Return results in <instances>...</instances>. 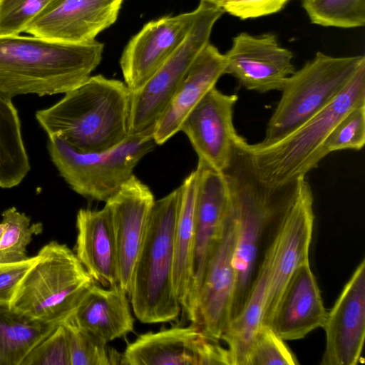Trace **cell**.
Returning <instances> with one entry per match:
<instances>
[{"label": "cell", "mask_w": 365, "mask_h": 365, "mask_svg": "<svg viewBox=\"0 0 365 365\" xmlns=\"http://www.w3.org/2000/svg\"><path fill=\"white\" fill-rule=\"evenodd\" d=\"M248 145L243 137L236 143L231 160L222 172L236 228L233 256L235 284L230 320L240 312L247 299L256 274L264 231L282 217L298 181L281 187L267 184L255 169Z\"/></svg>", "instance_id": "1"}, {"label": "cell", "mask_w": 365, "mask_h": 365, "mask_svg": "<svg viewBox=\"0 0 365 365\" xmlns=\"http://www.w3.org/2000/svg\"><path fill=\"white\" fill-rule=\"evenodd\" d=\"M132 91L118 80L90 76L36 118L48 136L83 153L102 152L130 135Z\"/></svg>", "instance_id": "2"}, {"label": "cell", "mask_w": 365, "mask_h": 365, "mask_svg": "<svg viewBox=\"0 0 365 365\" xmlns=\"http://www.w3.org/2000/svg\"><path fill=\"white\" fill-rule=\"evenodd\" d=\"M96 40L66 43L36 36H0V94L66 93L86 81L100 63Z\"/></svg>", "instance_id": "3"}, {"label": "cell", "mask_w": 365, "mask_h": 365, "mask_svg": "<svg viewBox=\"0 0 365 365\" xmlns=\"http://www.w3.org/2000/svg\"><path fill=\"white\" fill-rule=\"evenodd\" d=\"M365 105V65L328 105L281 138L249 144L259 178L272 187L295 182L318 167L324 144L336 125L352 109Z\"/></svg>", "instance_id": "4"}, {"label": "cell", "mask_w": 365, "mask_h": 365, "mask_svg": "<svg viewBox=\"0 0 365 365\" xmlns=\"http://www.w3.org/2000/svg\"><path fill=\"white\" fill-rule=\"evenodd\" d=\"M178 204V187L155 201L134 264L128 297L135 316L142 323L172 322L182 312L173 283Z\"/></svg>", "instance_id": "5"}, {"label": "cell", "mask_w": 365, "mask_h": 365, "mask_svg": "<svg viewBox=\"0 0 365 365\" xmlns=\"http://www.w3.org/2000/svg\"><path fill=\"white\" fill-rule=\"evenodd\" d=\"M22 279L10 308L32 320L61 323L94 283L75 252L51 241Z\"/></svg>", "instance_id": "6"}, {"label": "cell", "mask_w": 365, "mask_h": 365, "mask_svg": "<svg viewBox=\"0 0 365 365\" xmlns=\"http://www.w3.org/2000/svg\"><path fill=\"white\" fill-rule=\"evenodd\" d=\"M154 125L130 134L110 149L83 153L56 136H48V150L60 175L80 195L107 202L134 175L140 160L156 145Z\"/></svg>", "instance_id": "7"}, {"label": "cell", "mask_w": 365, "mask_h": 365, "mask_svg": "<svg viewBox=\"0 0 365 365\" xmlns=\"http://www.w3.org/2000/svg\"><path fill=\"white\" fill-rule=\"evenodd\" d=\"M365 65L364 56L335 57L317 52L314 58L285 81L281 98L267 122L264 139L274 142L328 105Z\"/></svg>", "instance_id": "8"}, {"label": "cell", "mask_w": 365, "mask_h": 365, "mask_svg": "<svg viewBox=\"0 0 365 365\" xmlns=\"http://www.w3.org/2000/svg\"><path fill=\"white\" fill-rule=\"evenodd\" d=\"M189 33L158 70L136 91L132 92L130 134L153 125L163 114L194 61L210 43L222 8L200 1Z\"/></svg>", "instance_id": "9"}, {"label": "cell", "mask_w": 365, "mask_h": 365, "mask_svg": "<svg viewBox=\"0 0 365 365\" xmlns=\"http://www.w3.org/2000/svg\"><path fill=\"white\" fill-rule=\"evenodd\" d=\"M312 187L305 178L297 181L296 191L277 222L270 243L272 255L262 324L268 325L281 295L294 272L309 261L314 214Z\"/></svg>", "instance_id": "10"}, {"label": "cell", "mask_w": 365, "mask_h": 365, "mask_svg": "<svg viewBox=\"0 0 365 365\" xmlns=\"http://www.w3.org/2000/svg\"><path fill=\"white\" fill-rule=\"evenodd\" d=\"M235 222L228 201L221 236L207 264L197 297L186 315L207 339L219 342L230 321L235 292Z\"/></svg>", "instance_id": "11"}, {"label": "cell", "mask_w": 365, "mask_h": 365, "mask_svg": "<svg viewBox=\"0 0 365 365\" xmlns=\"http://www.w3.org/2000/svg\"><path fill=\"white\" fill-rule=\"evenodd\" d=\"M235 94L212 88L182 123L180 131L188 138L198 163L222 173L229 165L234 146L242 136L233 123Z\"/></svg>", "instance_id": "12"}, {"label": "cell", "mask_w": 365, "mask_h": 365, "mask_svg": "<svg viewBox=\"0 0 365 365\" xmlns=\"http://www.w3.org/2000/svg\"><path fill=\"white\" fill-rule=\"evenodd\" d=\"M225 56V74L234 76L247 90L259 93L282 91L287 78L295 71L292 51L282 47L274 34L240 33Z\"/></svg>", "instance_id": "13"}, {"label": "cell", "mask_w": 365, "mask_h": 365, "mask_svg": "<svg viewBox=\"0 0 365 365\" xmlns=\"http://www.w3.org/2000/svg\"><path fill=\"white\" fill-rule=\"evenodd\" d=\"M123 0H50L25 32L66 43H84L113 25Z\"/></svg>", "instance_id": "14"}, {"label": "cell", "mask_w": 365, "mask_h": 365, "mask_svg": "<svg viewBox=\"0 0 365 365\" xmlns=\"http://www.w3.org/2000/svg\"><path fill=\"white\" fill-rule=\"evenodd\" d=\"M195 203V240L187 306L189 312L200 289L208 261L222 234L229 195L222 173L197 164Z\"/></svg>", "instance_id": "15"}, {"label": "cell", "mask_w": 365, "mask_h": 365, "mask_svg": "<svg viewBox=\"0 0 365 365\" xmlns=\"http://www.w3.org/2000/svg\"><path fill=\"white\" fill-rule=\"evenodd\" d=\"M322 365H356L365 339V259L358 264L327 312Z\"/></svg>", "instance_id": "16"}, {"label": "cell", "mask_w": 365, "mask_h": 365, "mask_svg": "<svg viewBox=\"0 0 365 365\" xmlns=\"http://www.w3.org/2000/svg\"><path fill=\"white\" fill-rule=\"evenodd\" d=\"M194 11L149 21L125 47L120 66L125 83L136 91L158 70L191 29Z\"/></svg>", "instance_id": "17"}, {"label": "cell", "mask_w": 365, "mask_h": 365, "mask_svg": "<svg viewBox=\"0 0 365 365\" xmlns=\"http://www.w3.org/2000/svg\"><path fill=\"white\" fill-rule=\"evenodd\" d=\"M149 187L133 175L106 202L116 247L118 284L128 294L132 273L147 232L155 202Z\"/></svg>", "instance_id": "18"}, {"label": "cell", "mask_w": 365, "mask_h": 365, "mask_svg": "<svg viewBox=\"0 0 365 365\" xmlns=\"http://www.w3.org/2000/svg\"><path fill=\"white\" fill-rule=\"evenodd\" d=\"M215 349L192 324L140 334L121 354V365H207Z\"/></svg>", "instance_id": "19"}, {"label": "cell", "mask_w": 365, "mask_h": 365, "mask_svg": "<svg viewBox=\"0 0 365 365\" xmlns=\"http://www.w3.org/2000/svg\"><path fill=\"white\" fill-rule=\"evenodd\" d=\"M327 314L317 279L307 262L289 279L269 326L284 341L297 340L322 327Z\"/></svg>", "instance_id": "20"}, {"label": "cell", "mask_w": 365, "mask_h": 365, "mask_svg": "<svg viewBox=\"0 0 365 365\" xmlns=\"http://www.w3.org/2000/svg\"><path fill=\"white\" fill-rule=\"evenodd\" d=\"M225 54L209 43L198 55L161 116L154 124L153 138L163 145L180 131L182 122L225 74Z\"/></svg>", "instance_id": "21"}, {"label": "cell", "mask_w": 365, "mask_h": 365, "mask_svg": "<svg viewBox=\"0 0 365 365\" xmlns=\"http://www.w3.org/2000/svg\"><path fill=\"white\" fill-rule=\"evenodd\" d=\"M75 254L94 283L104 287L118 284L119 271L109 212L80 209L76 215Z\"/></svg>", "instance_id": "22"}, {"label": "cell", "mask_w": 365, "mask_h": 365, "mask_svg": "<svg viewBox=\"0 0 365 365\" xmlns=\"http://www.w3.org/2000/svg\"><path fill=\"white\" fill-rule=\"evenodd\" d=\"M128 296L119 284L104 287L93 283L69 317L78 327L108 343L133 330Z\"/></svg>", "instance_id": "23"}, {"label": "cell", "mask_w": 365, "mask_h": 365, "mask_svg": "<svg viewBox=\"0 0 365 365\" xmlns=\"http://www.w3.org/2000/svg\"><path fill=\"white\" fill-rule=\"evenodd\" d=\"M269 245L256 271L247 299L227 324L221 339L225 341L232 365H248L256 334L262 324L272 262Z\"/></svg>", "instance_id": "24"}, {"label": "cell", "mask_w": 365, "mask_h": 365, "mask_svg": "<svg viewBox=\"0 0 365 365\" xmlns=\"http://www.w3.org/2000/svg\"><path fill=\"white\" fill-rule=\"evenodd\" d=\"M197 171H192L179 188V204L174 232L173 283L184 312L187 302L195 240V203Z\"/></svg>", "instance_id": "25"}, {"label": "cell", "mask_w": 365, "mask_h": 365, "mask_svg": "<svg viewBox=\"0 0 365 365\" xmlns=\"http://www.w3.org/2000/svg\"><path fill=\"white\" fill-rule=\"evenodd\" d=\"M30 168L17 110L11 98L0 94V187L18 185Z\"/></svg>", "instance_id": "26"}, {"label": "cell", "mask_w": 365, "mask_h": 365, "mask_svg": "<svg viewBox=\"0 0 365 365\" xmlns=\"http://www.w3.org/2000/svg\"><path fill=\"white\" fill-rule=\"evenodd\" d=\"M59 324L32 320L0 306V365H21L29 351Z\"/></svg>", "instance_id": "27"}, {"label": "cell", "mask_w": 365, "mask_h": 365, "mask_svg": "<svg viewBox=\"0 0 365 365\" xmlns=\"http://www.w3.org/2000/svg\"><path fill=\"white\" fill-rule=\"evenodd\" d=\"M4 230L0 237V265L27 259L26 247L43 231L41 222L31 223L25 213L11 207L2 212Z\"/></svg>", "instance_id": "28"}, {"label": "cell", "mask_w": 365, "mask_h": 365, "mask_svg": "<svg viewBox=\"0 0 365 365\" xmlns=\"http://www.w3.org/2000/svg\"><path fill=\"white\" fill-rule=\"evenodd\" d=\"M302 6L314 24L344 29L365 24V0H303Z\"/></svg>", "instance_id": "29"}, {"label": "cell", "mask_w": 365, "mask_h": 365, "mask_svg": "<svg viewBox=\"0 0 365 365\" xmlns=\"http://www.w3.org/2000/svg\"><path fill=\"white\" fill-rule=\"evenodd\" d=\"M70 352L71 365L120 364L121 355L108 343L78 327L70 317L62 322Z\"/></svg>", "instance_id": "30"}, {"label": "cell", "mask_w": 365, "mask_h": 365, "mask_svg": "<svg viewBox=\"0 0 365 365\" xmlns=\"http://www.w3.org/2000/svg\"><path fill=\"white\" fill-rule=\"evenodd\" d=\"M365 144V105L350 110L327 137L323 151L329 153L342 150H360Z\"/></svg>", "instance_id": "31"}, {"label": "cell", "mask_w": 365, "mask_h": 365, "mask_svg": "<svg viewBox=\"0 0 365 365\" xmlns=\"http://www.w3.org/2000/svg\"><path fill=\"white\" fill-rule=\"evenodd\" d=\"M269 326L262 324L252 346L248 365H296L297 357Z\"/></svg>", "instance_id": "32"}, {"label": "cell", "mask_w": 365, "mask_h": 365, "mask_svg": "<svg viewBox=\"0 0 365 365\" xmlns=\"http://www.w3.org/2000/svg\"><path fill=\"white\" fill-rule=\"evenodd\" d=\"M50 0H0V36L25 32Z\"/></svg>", "instance_id": "33"}, {"label": "cell", "mask_w": 365, "mask_h": 365, "mask_svg": "<svg viewBox=\"0 0 365 365\" xmlns=\"http://www.w3.org/2000/svg\"><path fill=\"white\" fill-rule=\"evenodd\" d=\"M21 365H71L68 339L62 322L29 351Z\"/></svg>", "instance_id": "34"}, {"label": "cell", "mask_w": 365, "mask_h": 365, "mask_svg": "<svg viewBox=\"0 0 365 365\" xmlns=\"http://www.w3.org/2000/svg\"><path fill=\"white\" fill-rule=\"evenodd\" d=\"M37 259V255L0 265V306L10 307L26 274Z\"/></svg>", "instance_id": "35"}, {"label": "cell", "mask_w": 365, "mask_h": 365, "mask_svg": "<svg viewBox=\"0 0 365 365\" xmlns=\"http://www.w3.org/2000/svg\"><path fill=\"white\" fill-rule=\"evenodd\" d=\"M289 0H226L225 12L242 20L255 19L281 11Z\"/></svg>", "instance_id": "36"}, {"label": "cell", "mask_w": 365, "mask_h": 365, "mask_svg": "<svg viewBox=\"0 0 365 365\" xmlns=\"http://www.w3.org/2000/svg\"><path fill=\"white\" fill-rule=\"evenodd\" d=\"M204 1L206 2H208L210 4H212L213 5L220 6L222 8V4L225 2L226 0H200Z\"/></svg>", "instance_id": "37"}, {"label": "cell", "mask_w": 365, "mask_h": 365, "mask_svg": "<svg viewBox=\"0 0 365 365\" xmlns=\"http://www.w3.org/2000/svg\"><path fill=\"white\" fill-rule=\"evenodd\" d=\"M4 230V224L1 222H0V237H1Z\"/></svg>", "instance_id": "38"}]
</instances>
